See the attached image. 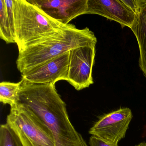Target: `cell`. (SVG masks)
<instances>
[{
    "instance_id": "cell-16",
    "label": "cell",
    "mask_w": 146,
    "mask_h": 146,
    "mask_svg": "<svg viewBox=\"0 0 146 146\" xmlns=\"http://www.w3.org/2000/svg\"><path fill=\"white\" fill-rule=\"evenodd\" d=\"M135 146H146V142H142L137 145H135Z\"/></svg>"
},
{
    "instance_id": "cell-2",
    "label": "cell",
    "mask_w": 146,
    "mask_h": 146,
    "mask_svg": "<svg viewBox=\"0 0 146 146\" xmlns=\"http://www.w3.org/2000/svg\"><path fill=\"white\" fill-rule=\"evenodd\" d=\"M96 42L94 34L88 28L79 29L69 24L19 51L17 67L22 74L74 48Z\"/></svg>"
},
{
    "instance_id": "cell-4",
    "label": "cell",
    "mask_w": 146,
    "mask_h": 146,
    "mask_svg": "<svg viewBox=\"0 0 146 146\" xmlns=\"http://www.w3.org/2000/svg\"><path fill=\"white\" fill-rule=\"evenodd\" d=\"M7 123L17 135L23 146H56L51 131L31 111L19 103L11 108Z\"/></svg>"
},
{
    "instance_id": "cell-14",
    "label": "cell",
    "mask_w": 146,
    "mask_h": 146,
    "mask_svg": "<svg viewBox=\"0 0 146 146\" xmlns=\"http://www.w3.org/2000/svg\"><path fill=\"white\" fill-rule=\"evenodd\" d=\"M7 17L10 22L11 29L15 38L14 17L13 13V0H5Z\"/></svg>"
},
{
    "instance_id": "cell-7",
    "label": "cell",
    "mask_w": 146,
    "mask_h": 146,
    "mask_svg": "<svg viewBox=\"0 0 146 146\" xmlns=\"http://www.w3.org/2000/svg\"><path fill=\"white\" fill-rule=\"evenodd\" d=\"M70 51L21 74L22 79L36 84H55L67 79Z\"/></svg>"
},
{
    "instance_id": "cell-10",
    "label": "cell",
    "mask_w": 146,
    "mask_h": 146,
    "mask_svg": "<svg viewBox=\"0 0 146 146\" xmlns=\"http://www.w3.org/2000/svg\"><path fill=\"white\" fill-rule=\"evenodd\" d=\"M131 29L135 36L139 46V67L146 78V1L136 14Z\"/></svg>"
},
{
    "instance_id": "cell-5",
    "label": "cell",
    "mask_w": 146,
    "mask_h": 146,
    "mask_svg": "<svg viewBox=\"0 0 146 146\" xmlns=\"http://www.w3.org/2000/svg\"><path fill=\"white\" fill-rule=\"evenodd\" d=\"M96 44H88L70 51L66 81L78 91L88 88L94 83L92 70Z\"/></svg>"
},
{
    "instance_id": "cell-3",
    "label": "cell",
    "mask_w": 146,
    "mask_h": 146,
    "mask_svg": "<svg viewBox=\"0 0 146 146\" xmlns=\"http://www.w3.org/2000/svg\"><path fill=\"white\" fill-rule=\"evenodd\" d=\"M15 36L19 51L25 45L64 26L29 0H13Z\"/></svg>"
},
{
    "instance_id": "cell-8",
    "label": "cell",
    "mask_w": 146,
    "mask_h": 146,
    "mask_svg": "<svg viewBox=\"0 0 146 146\" xmlns=\"http://www.w3.org/2000/svg\"><path fill=\"white\" fill-rule=\"evenodd\" d=\"M51 18L69 24L78 16L87 14L88 0H29Z\"/></svg>"
},
{
    "instance_id": "cell-11",
    "label": "cell",
    "mask_w": 146,
    "mask_h": 146,
    "mask_svg": "<svg viewBox=\"0 0 146 146\" xmlns=\"http://www.w3.org/2000/svg\"><path fill=\"white\" fill-rule=\"evenodd\" d=\"M23 82L22 79L17 83L8 82L0 83V101L8 104L11 108L17 106L19 102V93Z\"/></svg>"
},
{
    "instance_id": "cell-6",
    "label": "cell",
    "mask_w": 146,
    "mask_h": 146,
    "mask_svg": "<svg viewBox=\"0 0 146 146\" xmlns=\"http://www.w3.org/2000/svg\"><path fill=\"white\" fill-rule=\"evenodd\" d=\"M132 117L130 109L119 108L100 118L89 133L105 141L118 144L125 137Z\"/></svg>"
},
{
    "instance_id": "cell-12",
    "label": "cell",
    "mask_w": 146,
    "mask_h": 146,
    "mask_svg": "<svg viewBox=\"0 0 146 146\" xmlns=\"http://www.w3.org/2000/svg\"><path fill=\"white\" fill-rule=\"evenodd\" d=\"M0 38L7 44L16 43L7 17L5 0L0 1Z\"/></svg>"
},
{
    "instance_id": "cell-15",
    "label": "cell",
    "mask_w": 146,
    "mask_h": 146,
    "mask_svg": "<svg viewBox=\"0 0 146 146\" xmlns=\"http://www.w3.org/2000/svg\"><path fill=\"white\" fill-rule=\"evenodd\" d=\"M90 146H118L117 143L105 141L96 137L91 136L89 140Z\"/></svg>"
},
{
    "instance_id": "cell-13",
    "label": "cell",
    "mask_w": 146,
    "mask_h": 146,
    "mask_svg": "<svg viewBox=\"0 0 146 146\" xmlns=\"http://www.w3.org/2000/svg\"><path fill=\"white\" fill-rule=\"evenodd\" d=\"M0 146H23L17 135L7 123L0 127Z\"/></svg>"
},
{
    "instance_id": "cell-1",
    "label": "cell",
    "mask_w": 146,
    "mask_h": 146,
    "mask_svg": "<svg viewBox=\"0 0 146 146\" xmlns=\"http://www.w3.org/2000/svg\"><path fill=\"white\" fill-rule=\"evenodd\" d=\"M19 103L31 111L51 131L56 146H88L69 119L66 105L55 84H36L22 79Z\"/></svg>"
},
{
    "instance_id": "cell-9",
    "label": "cell",
    "mask_w": 146,
    "mask_h": 146,
    "mask_svg": "<svg viewBox=\"0 0 146 146\" xmlns=\"http://www.w3.org/2000/svg\"><path fill=\"white\" fill-rule=\"evenodd\" d=\"M87 14L100 15L118 23L122 28H132L136 14L122 0H88Z\"/></svg>"
}]
</instances>
